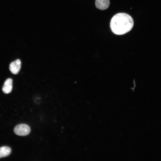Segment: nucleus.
Wrapping results in <instances>:
<instances>
[{"mask_svg": "<svg viewBox=\"0 0 161 161\" xmlns=\"http://www.w3.org/2000/svg\"><path fill=\"white\" fill-rule=\"evenodd\" d=\"M110 4L109 0H96L95 5L96 7L101 10H105L109 7Z\"/></svg>", "mask_w": 161, "mask_h": 161, "instance_id": "obj_5", "label": "nucleus"}, {"mask_svg": "<svg viewBox=\"0 0 161 161\" xmlns=\"http://www.w3.org/2000/svg\"><path fill=\"white\" fill-rule=\"evenodd\" d=\"M14 131L16 134L19 136H26L30 131V127L27 125L22 124L17 126L15 128Z\"/></svg>", "mask_w": 161, "mask_h": 161, "instance_id": "obj_2", "label": "nucleus"}, {"mask_svg": "<svg viewBox=\"0 0 161 161\" xmlns=\"http://www.w3.org/2000/svg\"><path fill=\"white\" fill-rule=\"evenodd\" d=\"M21 66V62L19 59H17L10 63L9 69L14 74H17L19 72Z\"/></svg>", "mask_w": 161, "mask_h": 161, "instance_id": "obj_3", "label": "nucleus"}, {"mask_svg": "<svg viewBox=\"0 0 161 161\" xmlns=\"http://www.w3.org/2000/svg\"><path fill=\"white\" fill-rule=\"evenodd\" d=\"M134 21L129 15L119 13L114 15L111 19L110 27L112 31L117 35H123L132 29Z\"/></svg>", "mask_w": 161, "mask_h": 161, "instance_id": "obj_1", "label": "nucleus"}, {"mask_svg": "<svg viewBox=\"0 0 161 161\" xmlns=\"http://www.w3.org/2000/svg\"><path fill=\"white\" fill-rule=\"evenodd\" d=\"M13 80L11 78L7 79L5 81L3 86L2 90L5 94L10 93L12 89Z\"/></svg>", "mask_w": 161, "mask_h": 161, "instance_id": "obj_4", "label": "nucleus"}, {"mask_svg": "<svg viewBox=\"0 0 161 161\" xmlns=\"http://www.w3.org/2000/svg\"><path fill=\"white\" fill-rule=\"evenodd\" d=\"M11 149L6 146H2L0 148V158L8 156L11 153Z\"/></svg>", "mask_w": 161, "mask_h": 161, "instance_id": "obj_6", "label": "nucleus"}]
</instances>
